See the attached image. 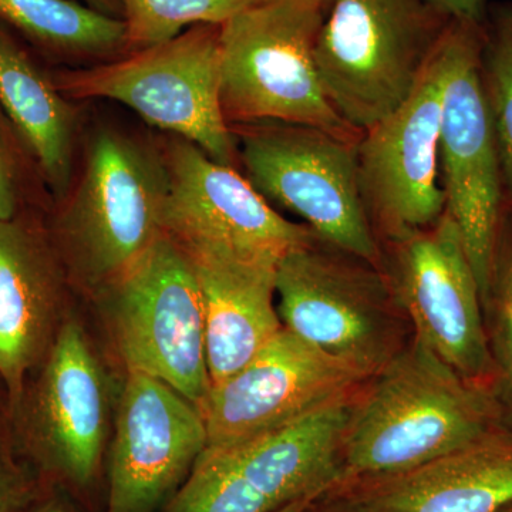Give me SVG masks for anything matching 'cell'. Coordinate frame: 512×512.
I'll list each match as a JSON object with an SVG mask.
<instances>
[{"mask_svg": "<svg viewBox=\"0 0 512 512\" xmlns=\"http://www.w3.org/2000/svg\"><path fill=\"white\" fill-rule=\"evenodd\" d=\"M352 409L343 476H396L446 456L507 423L501 394L458 375L424 343L397 350Z\"/></svg>", "mask_w": 512, "mask_h": 512, "instance_id": "6da1fadb", "label": "cell"}, {"mask_svg": "<svg viewBox=\"0 0 512 512\" xmlns=\"http://www.w3.org/2000/svg\"><path fill=\"white\" fill-rule=\"evenodd\" d=\"M167 191L160 143L113 126L87 134L69 190L46 214L69 278L100 289L133 264L163 234Z\"/></svg>", "mask_w": 512, "mask_h": 512, "instance_id": "7a4b0ae2", "label": "cell"}, {"mask_svg": "<svg viewBox=\"0 0 512 512\" xmlns=\"http://www.w3.org/2000/svg\"><path fill=\"white\" fill-rule=\"evenodd\" d=\"M329 6L265 0L221 25V106L229 126L284 123L350 141L356 133L330 103L315 60Z\"/></svg>", "mask_w": 512, "mask_h": 512, "instance_id": "3957f363", "label": "cell"}, {"mask_svg": "<svg viewBox=\"0 0 512 512\" xmlns=\"http://www.w3.org/2000/svg\"><path fill=\"white\" fill-rule=\"evenodd\" d=\"M448 20L429 0H332L315 46L330 103L363 134L413 93Z\"/></svg>", "mask_w": 512, "mask_h": 512, "instance_id": "277c9868", "label": "cell"}, {"mask_svg": "<svg viewBox=\"0 0 512 512\" xmlns=\"http://www.w3.org/2000/svg\"><path fill=\"white\" fill-rule=\"evenodd\" d=\"M221 25H200L173 40L87 67H59L53 77L74 101L124 104L150 126L184 138L234 167L237 140L221 106Z\"/></svg>", "mask_w": 512, "mask_h": 512, "instance_id": "5b68a950", "label": "cell"}, {"mask_svg": "<svg viewBox=\"0 0 512 512\" xmlns=\"http://www.w3.org/2000/svg\"><path fill=\"white\" fill-rule=\"evenodd\" d=\"M352 409L340 400L241 443L205 448L165 512H276L319 498L345 480Z\"/></svg>", "mask_w": 512, "mask_h": 512, "instance_id": "8992f818", "label": "cell"}, {"mask_svg": "<svg viewBox=\"0 0 512 512\" xmlns=\"http://www.w3.org/2000/svg\"><path fill=\"white\" fill-rule=\"evenodd\" d=\"M484 25L450 20L441 36L444 89L439 144L446 211L460 231L483 309L493 284L507 204L483 79Z\"/></svg>", "mask_w": 512, "mask_h": 512, "instance_id": "52a82bcc", "label": "cell"}, {"mask_svg": "<svg viewBox=\"0 0 512 512\" xmlns=\"http://www.w3.org/2000/svg\"><path fill=\"white\" fill-rule=\"evenodd\" d=\"M100 291L127 372L160 380L201 412L211 390L204 299L183 249L161 234Z\"/></svg>", "mask_w": 512, "mask_h": 512, "instance_id": "ba28073f", "label": "cell"}, {"mask_svg": "<svg viewBox=\"0 0 512 512\" xmlns=\"http://www.w3.org/2000/svg\"><path fill=\"white\" fill-rule=\"evenodd\" d=\"M247 180L268 202L301 217L316 237L375 265L379 261L359 174L357 141L284 123L231 127Z\"/></svg>", "mask_w": 512, "mask_h": 512, "instance_id": "9c48e42d", "label": "cell"}, {"mask_svg": "<svg viewBox=\"0 0 512 512\" xmlns=\"http://www.w3.org/2000/svg\"><path fill=\"white\" fill-rule=\"evenodd\" d=\"M168 191L161 232L190 258L235 259L278 265L316 238L306 225L286 220L242 177L177 136L161 141Z\"/></svg>", "mask_w": 512, "mask_h": 512, "instance_id": "30bf717a", "label": "cell"}, {"mask_svg": "<svg viewBox=\"0 0 512 512\" xmlns=\"http://www.w3.org/2000/svg\"><path fill=\"white\" fill-rule=\"evenodd\" d=\"M309 244L276 268L284 328L323 352L375 376L397 352L387 309L389 289L369 262Z\"/></svg>", "mask_w": 512, "mask_h": 512, "instance_id": "8fae6325", "label": "cell"}, {"mask_svg": "<svg viewBox=\"0 0 512 512\" xmlns=\"http://www.w3.org/2000/svg\"><path fill=\"white\" fill-rule=\"evenodd\" d=\"M393 247L390 286L414 338L464 379L498 390L480 288L456 222L446 211Z\"/></svg>", "mask_w": 512, "mask_h": 512, "instance_id": "7c38bea8", "label": "cell"}, {"mask_svg": "<svg viewBox=\"0 0 512 512\" xmlns=\"http://www.w3.org/2000/svg\"><path fill=\"white\" fill-rule=\"evenodd\" d=\"M443 89L439 40L413 93L356 143L367 215L392 242L430 228L446 212V194L439 183Z\"/></svg>", "mask_w": 512, "mask_h": 512, "instance_id": "4fadbf2b", "label": "cell"}, {"mask_svg": "<svg viewBox=\"0 0 512 512\" xmlns=\"http://www.w3.org/2000/svg\"><path fill=\"white\" fill-rule=\"evenodd\" d=\"M369 377L284 328L234 376L211 387L201 407L207 447L241 443L348 400Z\"/></svg>", "mask_w": 512, "mask_h": 512, "instance_id": "5bb4252c", "label": "cell"}, {"mask_svg": "<svg viewBox=\"0 0 512 512\" xmlns=\"http://www.w3.org/2000/svg\"><path fill=\"white\" fill-rule=\"evenodd\" d=\"M205 447L200 409L160 380L128 373L111 447L107 512H153L173 498Z\"/></svg>", "mask_w": 512, "mask_h": 512, "instance_id": "9a60e30c", "label": "cell"}, {"mask_svg": "<svg viewBox=\"0 0 512 512\" xmlns=\"http://www.w3.org/2000/svg\"><path fill=\"white\" fill-rule=\"evenodd\" d=\"M42 365L16 406L22 407L23 436L50 470L74 484H89L109 426L103 370L76 322L60 326Z\"/></svg>", "mask_w": 512, "mask_h": 512, "instance_id": "2e32d148", "label": "cell"}, {"mask_svg": "<svg viewBox=\"0 0 512 512\" xmlns=\"http://www.w3.org/2000/svg\"><path fill=\"white\" fill-rule=\"evenodd\" d=\"M45 211L0 220V379L18 406L33 367L42 365L60 326L69 275Z\"/></svg>", "mask_w": 512, "mask_h": 512, "instance_id": "e0dca14e", "label": "cell"}, {"mask_svg": "<svg viewBox=\"0 0 512 512\" xmlns=\"http://www.w3.org/2000/svg\"><path fill=\"white\" fill-rule=\"evenodd\" d=\"M366 481L359 512H500L512 503V426L406 473Z\"/></svg>", "mask_w": 512, "mask_h": 512, "instance_id": "ac0fdd59", "label": "cell"}, {"mask_svg": "<svg viewBox=\"0 0 512 512\" xmlns=\"http://www.w3.org/2000/svg\"><path fill=\"white\" fill-rule=\"evenodd\" d=\"M190 261L204 299L212 387L234 376L284 329L275 306L278 265L207 256Z\"/></svg>", "mask_w": 512, "mask_h": 512, "instance_id": "d6986e66", "label": "cell"}, {"mask_svg": "<svg viewBox=\"0 0 512 512\" xmlns=\"http://www.w3.org/2000/svg\"><path fill=\"white\" fill-rule=\"evenodd\" d=\"M0 104L26 141L52 202L72 184L79 111L35 50L0 26Z\"/></svg>", "mask_w": 512, "mask_h": 512, "instance_id": "ffe728a7", "label": "cell"}, {"mask_svg": "<svg viewBox=\"0 0 512 512\" xmlns=\"http://www.w3.org/2000/svg\"><path fill=\"white\" fill-rule=\"evenodd\" d=\"M0 26L46 63H104L126 56L123 19L76 0H0Z\"/></svg>", "mask_w": 512, "mask_h": 512, "instance_id": "44dd1931", "label": "cell"}, {"mask_svg": "<svg viewBox=\"0 0 512 512\" xmlns=\"http://www.w3.org/2000/svg\"><path fill=\"white\" fill-rule=\"evenodd\" d=\"M126 55L173 40L200 25H224L265 0H120Z\"/></svg>", "mask_w": 512, "mask_h": 512, "instance_id": "7402d4cb", "label": "cell"}, {"mask_svg": "<svg viewBox=\"0 0 512 512\" xmlns=\"http://www.w3.org/2000/svg\"><path fill=\"white\" fill-rule=\"evenodd\" d=\"M483 79L493 120L505 195L512 204V3L488 8Z\"/></svg>", "mask_w": 512, "mask_h": 512, "instance_id": "603a6c76", "label": "cell"}, {"mask_svg": "<svg viewBox=\"0 0 512 512\" xmlns=\"http://www.w3.org/2000/svg\"><path fill=\"white\" fill-rule=\"evenodd\" d=\"M52 197L32 151L0 104V220L49 211Z\"/></svg>", "mask_w": 512, "mask_h": 512, "instance_id": "cb8c5ba5", "label": "cell"}, {"mask_svg": "<svg viewBox=\"0 0 512 512\" xmlns=\"http://www.w3.org/2000/svg\"><path fill=\"white\" fill-rule=\"evenodd\" d=\"M488 345L498 377V392L512 404V228L501 227L490 295L484 305Z\"/></svg>", "mask_w": 512, "mask_h": 512, "instance_id": "d4e9b609", "label": "cell"}, {"mask_svg": "<svg viewBox=\"0 0 512 512\" xmlns=\"http://www.w3.org/2000/svg\"><path fill=\"white\" fill-rule=\"evenodd\" d=\"M433 8L448 20L478 23L487 20V0H429Z\"/></svg>", "mask_w": 512, "mask_h": 512, "instance_id": "484cf974", "label": "cell"}, {"mask_svg": "<svg viewBox=\"0 0 512 512\" xmlns=\"http://www.w3.org/2000/svg\"><path fill=\"white\" fill-rule=\"evenodd\" d=\"M19 483L0 453V512H19Z\"/></svg>", "mask_w": 512, "mask_h": 512, "instance_id": "4316f807", "label": "cell"}, {"mask_svg": "<svg viewBox=\"0 0 512 512\" xmlns=\"http://www.w3.org/2000/svg\"><path fill=\"white\" fill-rule=\"evenodd\" d=\"M90 8L99 10L101 13L113 16V18L123 19V6L120 0H84Z\"/></svg>", "mask_w": 512, "mask_h": 512, "instance_id": "83f0119b", "label": "cell"}, {"mask_svg": "<svg viewBox=\"0 0 512 512\" xmlns=\"http://www.w3.org/2000/svg\"><path fill=\"white\" fill-rule=\"evenodd\" d=\"M315 500L316 498H302V500L293 501V503L285 505L284 508L276 512H305Z\"/></svg>", "mask_w": 512, "mask_h": 512, "instance_id": "f1b7e54d", "label": "cell"}, {"mask_svg": "<svg viewBox=\"0 0 512 512\" xmlns=\"http://www.w3.org/2000/svg\"><path fill=\"white\" fill-rule=\"evenodd\" d=\"M22 512H73L70 511L66 505L56 503V501H50V503L37 505V507L32 508V510L22 511Z\"/></svg>", "mask_w": 512, "mask_h": 512, "instance_id": "f546056e", "label": "cell"}, {"mask_svg": "<svg viewBox=\"0 0 512 512\" xmlns=\"http://www.w3.org/2000/svg\"><path fill=\"white\" fill-rule=\"evenodd\" d=\"M313 2H319V3H323V5L330 6V3H332V0H313Z\"/></svg>", "mask_w": 512, "mask_h": 512, "instance_id": "4dcf8cb0", "label": "cell"}, {"mask_svg": "<svg viewBox=\"0 0 512 512\" xmlns=\"http://www.w3.org/2000/svg\"><path fill=\"white\" fill-rule=\"evenodd\" d=\"M500 512H512V503L507 505V507L503 508Z\"/></svg>", "mask_w": 512, "mask_h": 512, "instance_id": "1f68e13d", "label": "cell"}]
</instances>
